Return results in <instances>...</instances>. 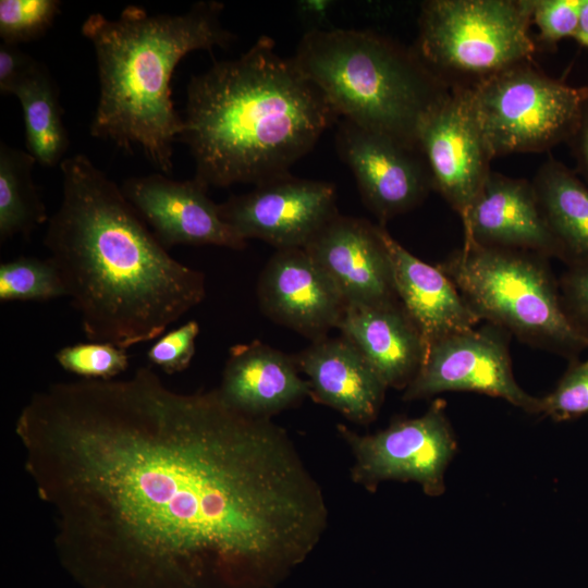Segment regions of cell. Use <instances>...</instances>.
Here are the masks:
<instances>
[{
    "mask_svg": "<svg viewBox=\"0 0 588 588\" xmlns=\"http://www.w3.org/2000/svg\"><path fill=\"white\" fill-rule=\"evenodd\" d=\"M336 121L293 58L260 36L240 57L191 77L179 140L208 187L257 185L290 173Z\"/></svg>",
    "mask_w": 588,
    "mask_h": 588,
    "instance_id": "3957f363",
    "label": "cell"
},
{
    "mask_svg": "<svg viewBox=\"0 0 588 588\" xmlns=\"http://www.w3.org/2000/svg\"><path fill=\"white\" fill-rule=\"evenodd\" d=\"M575 137L577 138V150L580 162L588 173V108L586 106Z\"/></svg>",
    "mask_w": 588,
    "mask_h": 588,
    "instance_id": "836d02e7",
    "label": "cell"
},
{
    "mask_svg": "<svg viewBox=\"0 0 588 588\" xmlns=\"http://www.w3.org/2000/svg\"><path fill=\"white\" fill-rule=\"evenodd\" d=\"M54 357L65 371L91 380L114 379L130 365L126 350L102 342L64 346Z\"/></svg>",
    "mask_w": 588,
    "mask_h": 588,
    "instance_id": "4316f807",
    "label": "cell"
},
{
    "mask_svg": "<svg viewBox=\"0 0 588 588\" xmlns=\"http://www.w3.org/2000/svg\"><path fill=\"white\" fill-rule=\"evenodd\" d=\"M294 358L314 401L360 425L376 418L387 387L345 336L313 341Z\"/></svg>",
    "mask_w": 588,
    "mask_h": 588,
    "instance_id": "ac0fdd59",
    "label": "cell"
},
{
    "mask_svg": "<svg viewBox=\"0 0 588 588\" xmlns=\"http://www.w3.org/2000/svg\"><path fill=\"white\" fill-rule=\"evenodd\" d=\"M490 157L547 150L575 136L588 100L584 88L547 76L529 62L467 87Z\"/></svg>",
    "mask_w": 588,
    "mask_h": 588,
    "instance_id": "ba28073f",
    "label": "cell"
},
{
    "mask_svg": "<svg viewBox=\"0 0 588 588\" xmlns=\"http://www.w3.org/2000/svg\"><path fill=\"white\" fill-rule=\"evenodd\" d=\"M446 391L481 392L530 413L541 412V399L516 383L504 340L489 329H473L430 344L403 397L418 400Z\"/></svg>",
    "mask_w": 588,
    "mask_h": 588,
    "instance_id": "7c38bea8",
    "label": "cell"
},
{
    "mask_svg": "<svg viewBox=\"0 0 588 588\" xmlns=\"http://www.w3.org/2000/svg\"><path fill=\"white\" fill-rule=\"evenodd\" d=\"M57 0H1V41L19 45L42 36L60 13Z\"/></svg>",
    "mask_w": 588,
    "mask_h": 588,
    "instance_id": "484cf974",
    "label": "cell"
},
{
    "mask_svg": "<svg viewBox=\"0 0 588 588\" xmlns=\"http://www.w3.org/2000/svg\"><path fill=\"white\" fill-rule=\"evenodd\" d=\"M585 90H586V93H587V95H588V85L585 86Z\"/></svg>",
    "mask_w": 588,
    "mask_h": 588,
    "instance_id": "8d00e7d4",
    "label": "cell"
},
{
    "mask_svg": "<svg viewBox=\"0 0 588 588\" xmlns=\"http://www.w3.org/2000/svg\"><path fill=\"white\" fill-rule=\"evenodd\" d=\"M338 329L387 388H406L419 371L426 343L402 305H348Z\"/></svg>",
    "mask_w": 588,
    "mask_h": 588,
    "instance_id": "44dd1931",
    "label": "cell"
},
{
    "mask_svg": "<svg viewBox=\"0 0 588 588\" xmlns=\"http://www.w3.org/2000/svg\"><path fill=\"white\" fill-rule=\"evenodd\" d=\"M39 62L19 48V45L0 44V93L12 95Z\"/></svg>",
    "mask_w": 588,
    "mask_h": 588,
    "instance_id": "4dcf8cb0",
    "label": "cell"
},
{
    "mask_svg": "<svg viewBox=\"0 0 588 588\" xmlns=\"http://www.w3.org/2000/svg\"><path fill=\"white\" fill-rule=\"evenodd\" d=\"M15 434L79 588H272L328 529L323 491L271 418L150 367L56 382Z\"/></svg>",
    "mask_w": 588,
    "mask_h": 588,
    "instance_id": "6da1fadb",
    "label": "cell"
},
{
    "mask_svg": "<svg viewBox=\"0 0 588 588\" xmlns=\"http://www.w3.org/2000/svg\"><path fill=\"white\" fill-rule=\"evenodd\" d=\"M440 269L479 318L562 351L588 346V333L566 315L550 277L531 259L465 244Z\"/></svg>",
    "mask_w": 588,
    "mask_h": 588,
    "instance_id": "8992f818",
    "label": "cell"
},
{
    "mask_svg": "<svg viewBox=\"0 0 588 588\" xmlns=\"http://www.w3.org/2000/svg\"><path fill=\"white\" fill-rule=\"evenodd\" d=\"M336 429L354 457L350 473L355 483L375 491L387 480L414 481L427 495L444 492V473L456 444L442 402L420 417L397 420L372 434L342 424Z\"/></svg>",
    "mask_w": 588,
    "mask_h": 588,
    "instance_id": "9c48e42d",
    "label": "cell"
},
{
    "mask_svg": "<svg viewBox=\"0 0 588 588\" xmlns=\"http://www.w3.org/2000/svg\"><path fill=\"white\" fill-rule=\"evenodd\" d=\"M573 38L581 46L588 48V34L576 33Z\"/></svg>",
    "mask_w": 588,
    "mask_h": 588,
    "instance_id": "d590c367",
    "label": "cell"
},
{
    "mask_svg": "<svg viewBox=\"0 0 588 588\" xmlns=\"http://www.w3.org/2000/svg\"><path fill=\"white\" fill-rule=\"evenodd\" d=\"M292 58L339 119L418 149L421 123L452 90L413 48L372 30L311 28Z\"/></svg>",
    "mask_w": 588,
    "mask_h": 588,
    "instance_id": "5b68a950",
    "label": "cell"
},
{
    "mask_svg": "<svg viewBox=\"0 0 588 588\" xmlns=\"http://www.w3.org/2000/svg\"><path fill=\"white\" fill-rule=\"evenodd\" d=\"M198 334V322L187 321L161 335L147 351V358L168 375L181 372L189 366L195 355Z\"/></svg>",
    "mask_w": 588,
    "mask_h": 588,
    "instance_id": "83f0119b",
    "label": "cell"
},
{
    "mask_svg": "<svg viewBox=\"0 0 588 588\" xmlns=\"http://www.w3.org/2000/svg\"><path fill=\"white\" fill-rule=\"evenodd\" d=\"M577 33L588 34V0H581Z\"/></svg>",
    "mask_w": 588,
    "mask_h": 588,
    "instance_id": "e575fe53",
    "label": "cell"
},
{
    "mask_svg": "<svg viewBox=\"0 0 588 588\" xmlns=\"http://www.w3.org/2000/svg\"><path fill=\"white\" fill-rule=\"evenodd\" d=\"M531 0H430L421 4L413 48L448 85L449 76L470 86L513 65L529 62Z\"/></svg>",
    "mask_w": 588,
    "mask_h": 588,
    "instance_id": "52a82bcc",
    "label": "cell"
},
{
    "mask_svg": "<svg viewBox=\"0 0 588 588\" xmlns=\"http://www.w3.org/2000/svg\"><path fill=\"white\" fill-rule=\"evenodd\" d=\"M62 199L44 244L90 342H148L206 296L205 274L174 259L82 154L61 164Z\"/></svg>",
    "mask_w": 588,
    "mask_h": 588,
    "instance_id": "7a4b0ae2",
    "label": "cell"
},
{
    "mask_svg": "<svg viewBox=\"0 0 588 588\" xmlns=\"http://www.w3.org/2000/svg\"><path fill=\"white\" fill-rule=\"evenodd\" d=\"M220 216L243 240L258 238L277 249L305 247L338 212L334 184L291 173L219 204Z\"/></svg>",
    "mask_w": 588,
    "mask_h": 588,
    "instance_id": "30bf717a",
    "label": "cell"
},
{
    "mask_svg": "<svg viewBox=\"0 0 588 588\" xmlns=\"http://www.w3.org/2000/svg\"><path fill=\"white\" fill-rule=\"evenodd\" d=\"M123 195L164 248L215 245L243 249V240L219 211L198 179L176 181L163 173L132 176L120 186Z\"/></svg>",
    "mask_w": 588,
    "mask_h": 588,
    "instance_id": "5bb4252c",
    "label": "cell"
},
{
    "mask_svg": "<svg viewBox=\"0 0 588 588\" xmlns=\"http://www.w3.org/2000/svg\"><path fill=\"white\" fill-rule=\"evenodd\" d=\"M332 5V1L307 0L299 2L297 8L299 14H302L304 17L317 23H321L328 21V15Z\"/></svg>",
    "mask_w": 588,
    "mask_h": 588,
    "instance_id": "d6a6232c",
    "label": "cell"
},
{
    "mask_svg": "<svg viewBox=\"0 0 588 588\" xmlns=\"http://www.w3.org/2000/svg\"><path fill=\"white\" fill-rule=\"evenodd\" d=\"M66 296L61 275L48 258L21 256L0 265V299L48 301Z\"/></svg>",
    "mask_w": 588,
    "mask_h": 588,
    "instance_id": "d4e9b609",
    "label": "cell"
},
{
    "mask_svg": "<svg viewBox=\"0 0 588 588\" xmlns=\"http://www.w3.org/2000/svg\"><path fill=\"white\" fill-rule=\"evenodd\" d=\"M541 412L555 419L588 413V362L568 370L555 390L541 399Z\"/></svg>",
    "mask_w": 588,
    "mask_h": 588,
    "instance_id": "f546056e",
    "label": "cell"
},
{
    "mask_svg": "<svg viewBox=\"0 0 588 588\" xmlns=\"http://www.w3.org/2000/svg\"><path fill=\"white\" fill-rule=\"evenodd\" d=\"M565 292L576 314L588 322V261L578 264L568 274Z\"/></svg>",
    "mask_w": 588,
    "mask_h": 588,
    "instance_id": "1f68e13d",
    "label": "cell"
},
{
    "mask_svg": "<svg viewBox=\"0 0 588 588\" xmlns=\"http://www.w3.org/2000/svg\"><path fill=\"white\" fill-rule=\"evenodd\" d=\"M298 372L294 356L254 340L230 347L218 389L238 411L271 418L309 396Z\"/></svg>",
    "mask_w": 588,
    "mask_h": 588,
    "instance_id": "ffe728a7",
    "label": "cell"
},
{
    "mask_svg": "<svg viewBox=\"0 0 588 588\" xmlns=\"http://www.w3.org/2000/svg\"><path fill=\"white\" fill-rule=\"evenodd\" d=\"M335 147L365 206L383 225L415 208L433 187L420 149L339 119Z\"/></svg>",
    "mask_w": 588,
    "mask_h": 588,
    "instance_id": "8fae6325",
    "label": "cell"
},
{
    "mask_svg": "<svg viewBox=\"0 0 588 588\" xmlns=\"http://www.w3.org/2000/svg\"><path fill=\"white\" fill-rule=\"evenodd\" d=\"M581 0H531V21L540 32V39L555 45L578 30Z\"/></svg>",
    "mask_w": 588,
    "mask_h": 588,
    "instance_id": "f1b7e54d",
    "label": "cell"
},
{
    "mask_svg": "<svg viewBox=\"0 0 588 588\" xmlns=\"http://www.w3.org/2000/svg\"><path fill=\"white\" fill-rule=\"evenodd\" d=\"M261 311L317 341L338 329L346 308L341 293L303 247L277 249L257 282Z\"/></svg>",
    "mask_w": 588,
    "mask_h": 588,
    "instance_id": "9a60e30c",
    "label": "cell"
},
{
    "mask_svg": "<svg viewBox=\"0 0 588 588\" xmlns=\"http://www.w3.org/2000/svg\"><path fill=\"white\" fill-rule=\"evenodd\" d=\"M12 95L22 107L27 152L44 167L60 166L70 140L59 90L48 69L38 63Z\"/></svg>",
    "mask_w": 588,
    "mask_h": 588,
    "instance_id": "603a6c76",
    "label": "cell"
},
{
    "mask_svg": "<svg viewBox=\"0 0 588 588\" xmlns=\"http://www.w3.org/2000/svg\"><path fill=\"white\" fill-rule=\"evenodd\" d=\"M463 225L465 244L562 253L541 212L534 185L525 180L490 172Z\"/></svg>",
    "mask_w": 588,
    "mask_h": 588,
    "instance_id": "e0dca14e",
    "label": "cell"
},
{
    "mask_svg": "<svg viewBox=\"0 0 588 588\" xmlns=\"http://www.w3.org/2000/svg\"><path fill=\"white\" fill-rule=\"evenodd\" d=\"M304 249L331 279L346 306L395 302L392 267L380 224L336 213Z\"/></svg>",
    "mask_w": 588,
    "mask_h": 588,
    "instance_id": "2e32d148",
    "label": "cell"
},
{
    "mask_svg": "<svg viewBox=\"0 0 588 588\" xmlns=\"http://www.w3.org/2000/svg\"><path fill=\"white\" fill-rule=\"evenodd\" d=\"M222 10L220 2L199 1L181 14H151L137 5L124 8L118 19L89 14L82 34L94 47L99 77L91 136L124 150L137 147L170 175L173 145L183 132L172 75L187 53L234 40L221 23Z\"/></svg>",
    "mask_w": 588,
    "mask_h": 588,
    "instance_id": "277c9868",
    "label": "cell"
},
{
    "mask_svg": "<svg viewBox=\"0 0 588 588\" xmlns=\"http://www.w3.org/2000/svg\"><path fill=\"white\" fill-rule=\"evenodd\" d=\"M418 147L432 184L462 218L490 174V157L474 118L467 87H452L449 96L424 120Z\"/></svg>",
    "mask_w": 588,
    "mask_h": 588,
    "instance_id": "4fadbf2b",
    "label": "cell"
},
{
    "mask_svg": "<svg viewBox=\"0 0 588 588\" xmlns=\"http://www.w3.org/2000/svg\"><path fill=\"white\" fill-rule=\"evenodd\" d=\"M36 160L29 152L0 145V238L27 237L49 220L45 204L33 181Z\"/></svg>",
    "mask_w": 588,
    "mask_h": 588,
    "instance_id": "cb8c5ba5",
    "label": "cell"
},
{
    "mask_svg": "<svg viewBox=\"0 0 588 588\" xmlns=\"http://www.w3.org/2000/svg\"><path fill=\"white\" fill-rule=\"evenodd\" d=\"M396 296L420 332L426 346L473 330L479 317L440 269L421 261L394 240L383 225Z\"/></svg>",
    "mask_w": 588,
    "mask_h": 588,
    "instance_id": "d6986e66",
    "label": "cell"
},
{
    "mask_svg": "<svg viewBox=\"0 0 588 588\" xmlns=\"http://www.w3.org/2000/svg\"><path fill=\"white\" fill-rule=\"evenodd\" d=\"M541 212L562 253L588 261V187L564 164L549 160L535 177Z\"/></svg>",
    "mask_w": 588,
    "mask_h": 588,
    "instance_id": "7402d4cb",
    "label": "cell"
}]
</instances>
